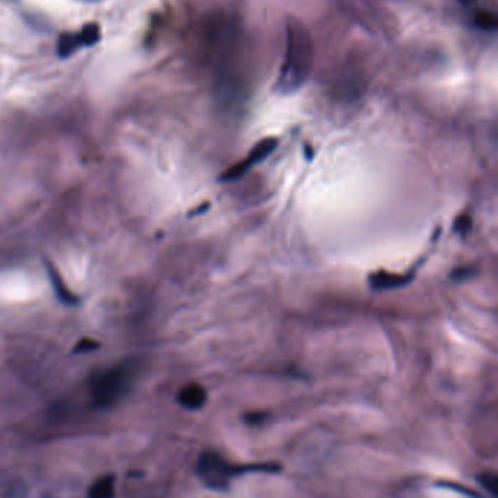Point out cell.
<instances>
[{"instance_id":"ac0fdd59","label":"cell","mask_w":498,"mask_h":498,"mask_svg":"<svg viewBox=\"0 0 498 498\" xmlns=\"http://www.w3.org/2000/svg\"><path fill=\"white\" fill-rule=\"evenodd\" d=\"M459 2H462V3H469V2H472V0H459Z\"/></svg>"},{"instance_id":"4fadbf2b","label":"cell","mask_w":498,"mask_h":498,"mask_svg":"<svg viewBox=\"0 0 498 498\" xmlns=\"http://www.w3.org/2000/svg\"><path fill=\"white\" fill-rule=\"evenodd\" d=\"M453 228H454V231H456L457 234L466 235V234L470 231V228H472V219H470V216H469V215H459V216L456 218V221H454Z\"/></svg>"},{"instance_id":"8fae6325","label":"cell","mask_w":498,"mask_h":498,"mask_svg":"<svg viewBox=\"0 0 498 498\" xmlns=\"http://www.w3.org/2000/svg\"><path fill=\"white\" fill-rule=\"evenodd\" d=\"M474 22L477 27L482 31H495L497 25H498L497 17L492 14V12H488V10H479L475 15Z\"/></svg>"},{"instance_id":"3957f363","label":"cell","mask_w":498,"mask_h":498,"mask_svg":"<svg viewBox=\"0 0 498 498\" xmlns=\"http://www.w3.org/2000/svg\"><path fill=\"white\" fill-rule=\"evenodd\" d=\"M136 367L132 361L116 364L94 373L89 380V395L97 408H110L119 402L133 382Z\"/></svg>"},{"instance_id":"9a60e30c","label":"cell","mask_w":498,"mask_h":498,"mask_svg":"<svg viewBox=\"0 0 498 498\" xmlns=\"http://www.w3.org/2000/svg\"><path fill=\"white\" fill-rule=\"evenodd\" d=\"M477 273L475 268H470V266H461V268H456L452 273H450V278L453 281H465L468 278H472L474 275Z\"/></svg>"},{"instance_id":"7c38bea8","label":"cell","mask_w":498,"mask_h":498,"mask_svg":"<svg viewBox=\"0 0 498 498\" xmlns=\"http://www.w3.org/2000/svg\"><path fill=\"white\" fill-rule=\"evenodd\" d=\"M478 482L487 490L492 497L498 495V475L495 472H483L478 477Z\"/></svg>"},{"instance_id":"30bf717a","label":"cell","mask_w":498,"mask_h":498,"mask_svg":"<svg viewBox=\"0 0 498 498\" xmlns=\"http://www.w3.org/2000/svg\"><path fill=\"white\" fill-rule=\"evenodd\" d=\"M100 38H101V30L98 27V24L89 22V24L84 25V28L80 34V40L84 47L95 46L100 42Z\"/></svg>"},{"instance_id":"5b68a950","label":"cell","mask_w":498,"mask_h":498,"mask_svg":"<svg viewBox=\"0 0 498 498\" xmlns=\"http://www.w3.org/2000/svg\"><path fill=\"white\" fill-rule=\"evenodd\" d=\"M208 395L203 386L198 383H189L183 389H180L177 395V402L183 406L185 409L196 411L201 409L202 406L206 403Z\"/></svg>"},{"instance_id":"2e32d148","label":"cell","mask_w":498,"mask_h":498,"mask_svg":"<svg viewBox=\"0 0 498 498\" xmlns=\"http://www.w3.org/2000/svg\"><path fill=\"white\" fill-rule=\"evenodd\" d=\"M268 415L265 412H250L244 416V421L248 425H260L266 421Z\"/></svg>"},{"instance_id":"7a4b0ae2","label":"cell","mask_w":498,"mask_h":498,"mask_svg":"<svg viewBox=\"0 0 498 498\" xmlns=\"http://www.w3.org/2000/svg\"><path fill=\"white\" fill-rule=\"evenodd\" d=\"M281 468L277 463H256V465H234L222 457L218 452H203L196 465V472L206 488L212 491H227L230 482L247 472H277Z\"/></svg>"},{"instance_id":"ba28073f","label":"cell","mask_w":498,"mask_h":498,"mask_svg":"<svg viewBox=\"0 0 498 498\" xmlns=\"http://www.w3.org/2000/svg\"><path fill=\"white\" fill-rule=\"evenodd\" d=\"M82 47L80 34H71V33H63L59 40H57V55L60 59H69L72 55H75L77 48Z\"/></svg>"},{"instance_id":"e0dca14e","label":"cell","mask_w":498,"mask_h":498,"mask_svg":"<svg viewBox=\"0 0 498 498\" xmlns=\"http://www.w3.org/2000/svg\"><path fill=\"white\" fill-rule=\"evenodd\" d=\"M439 485H441V487H448V488H450V490H454V491L461 492V494H466V495H470V497H479V494H477L475 491H472V490H469V488L462 487V485L452 483V482H440Z\"/></svg>"},{"instance_id":"277c9868","label":"cell","mask_w":498,"mask_h":498,"mask_svg":"<svg viewBox=\"0 0 498 498\" xmlns=\"http://www.w3.org/2000/svg\"><path fill=\"white\" fill-rule=\"evenodd\" d=\"M414 278V273L409 275H396V273H389L385 270H380L377 273H373L369 278V284L376 291H385V290H395V288L403 286L409 284Z\"/></svg>"},{"instance_id":"9c48e42d","label":"cell","mask_w":498,"mask_h":498,"mask_svg":"<svg viewBox=\"0 0 498 498\" xmlns=\"http://www.w3.org/2000/svg\"><path fill=\"white\" fill-rule=\"evenodd\" d=\"M114 482L116 478L113 475L102 477L93 483L88 495L91 498H110L114 494Z\"/></svg>"},{"instance_id":"6da1fadb","label":"cell","mask_w":498,"mask_h":498,"mask_svg":"<svg viewBox=\"0 0 498 498\" xmlns=\"http://www.w3.org/2000/svg\"><path fill=\"white\" fill-rule=\"evenodd\" d=\"M311 40L307 30L298 22L286 25V47L277 89L281 94H293L304 85L313 64Z\"/></svg>"},{"instance_id":"52a82bcc","label":"cell","mask_w":498,"mask_h":498,"mask_svg":"<svg viewBox=\"0 0 498 498\" xmlns=\"http://www.w3.org/2000/svg\"><path fill=\"white\" fill-rule=\"evenodd\" d=\"M47 272L50 275V281L51 284H53L55 286V291H56V295L57 298L62 301V303L68 304V306H73L77 303V298L68 290V286L64 285L63 279L60 278V275L57 273L56 268L50 264V261H47Z\"/></svg>"},{"instance_id":"8992f818","label":"cell","mask_w":498,"mask_h":498,"mask_svg":"<svg viewBox=\"0 0 498 498\" xmlns=\"http://www.w3.org/2000/svg\"><path fill=\"white\" fill-rule=\"evenodd\" d=\"M278 147V139L277 138H266L259 140L256 145L252 148V151L248 152V155L241 161L247 169H250L252 167L257 165L259 163H261L264 160H266L268 156L277 149Z\"/></svg>"},{"instance_id":"5bb4252c","label":"cell","mask_w":498,"mask_h":498,"mask_svg":"<svg viewBox=\"0 0 498 498\" xmlns=\"http://www.w3.org/2000/svg\"><path fill=\"white\" fill-rule=\"evenodd\" d=\"M95 349H98V342H95V340H93V339L84 338L75 345L73 353H88V352L95 351Z\"/></svg>"}]
</instances>
